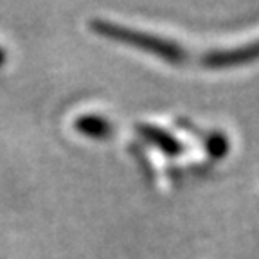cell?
<instances>
[{
  "label": "cell",
  "instance_id": "1",
  "mask_svg": "<svg viewBox=\"0 0 259 259\" xmlns=\"http://www.w3.org/2000/svg\"><path fill=\"white\" fill-rule=\"evenodd\" d=\"M97 27V31L105 32L108 36H117L121 40H126L130 44L137 45V47H142L146 51H151V53L158 54V56H164L166 60L169 61H180L182 58V49L178 47V45L171 44V41L162 40V38L157 36H151V34H142V32H135V31H130V29H122L119 25H112V24H106V22H96L94 24Z\"/></svg>",
  "mask_w": 259,
  "mask_h": 259
},
{
  "label": "cell",
  "instance_id": "2",
  "mask_svg": "<svg viewBox=\"0 0 259 259\" xmlns=\"http://www.w3.org/2000/svg\"><path fill=\"white\" fill-rule=\"evenodd\" d=\"M259 56V41L247 47H239L234 51H220V53H210L209 58H205V63L210 67H223V65H238L250 61Z\"/></svg>",
  "mask_w": 259,
  "mask_h": 259
},
{
  "label": "cell",
  "instance_id": "3",
  "mask_svg": "<svg viewBox=\"0 0 259 259\" xmlns=\"http://www.w3.org/2000/svg\"><path fill=\"white\" fill-rule=\"evenodd\" d=\"M77 128L87 135H94V137H105L106 134H110V124L106 119L103 117H83L76 122Z\"/></svg>",
  "mask_w": 259,
  "mask_h": 259
}]
</instances>
